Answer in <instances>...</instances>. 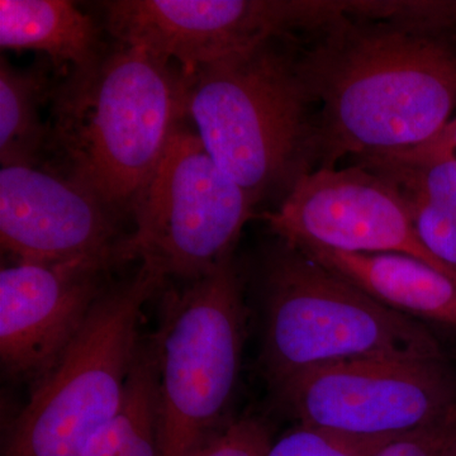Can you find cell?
<instances>
[{"mask_svg":"<svg viewBox=\"0 0 456 456\" xmlns=\"http://www.w3.org/2000/svg\"><path fill=\"white\" fill-rule=\"evenodd\" d=\"M298 64L320 107L314 170L421 145L456 110V0L408 16L342 17L299 40Z\"/></svg>","mask_w":456,"mask_h":456,"instance_id":"obj_1","label":"cell"},{"mask_svg":"<svg viewBox=\"0 0 456 456\" xmlns=\"http://www.w3.org/2000/svg\"><path fill=\"white\" fill-rule=\"evenodd\" d=\"M299 40L274 36L188 75L198 137L256 204L287 196L316 169L317 106L299 71Z\"/></svg>","mask_w":456,"mask_h":456,"instance_id":"obj_2","label":"cell"},{"mask_svg":"<svg viewBox=\"0 0 456 456\" xmlns=\"http://www.w3.org/2000/svg\"><path fill=\"white\" fill-rule=\"evenodd\" d=\"M188 75L170 60L119 44L55 93L50 141L68 176L116 211L130 209L188 117Z\"/></svg>","mask_w":456,"mask_h":456,"instance_id":"obj_3","label":"cell"},{"mask_svg":"<svg viewBox=\"0 0 456 456\" xmlns=\"http://www.w3.org/2000/svg\"><path fill=\"white\" fill-rule=\"evenodd\" d=\"M261 364L270 386L350 360L444 362L430 330L281 241L263 273Z\"/></svg>","mask_w":456,"mask_h":456,"instance_id":"obj_4","label":"cell"},{"mask_svg":"<svg viewBox=\"0 0 456 456\" xmlns=\"http://www.w3.org/2000/svg\"><path fill=\"white\" fill-rule=\"evenodd\" d=\"M167 278L140 261L110 284L61 358L33 386L9 426L2 456H80L116 412L140 353L143 307Z\"/></svg>","mask_w":456,"mask_h":456,"instance_id":"obj_5","label":"cell"},{"mask_svg":"<svg viewBox=\"0 0 456 456\" xmlns=\"http://www.w3.org/2000/svg\"><path fill=\"white\" fill-rule=\"evenodd\" d=\"M246 308L233 255L165 302L151 342L160 456H191L226 428L241 373Z\"/></svg>","mask_w":456,"mask_h":456,"instance_id":"obj_6","label":"cell"},{"mask_svg":"<svg viewBox=\"0 0 456 456\" xmlns=\"http://www.w3.org/2000/svg\"><path fill=\"white\" fill-rule=\"evenodd\" d=\"M256 202L224 173L197 132L180 126L132 203V260L191 281L233 255Z\"/></svg>","mask_w":456,"mask_h":456,"instance_id":"obj_7","label":"cell"},{"mask_svg":"<svg viewBox=\"0 0 456 456\" xmlns=\"http://www.w3.org/2000/svg\"><path fill=\"white\" fill-rule=\"evenodd\" d=\"M107 31L185 75L274 36L305 37L354 11L353 0H114Z\"/></svg>","mask_w":456,"mask_h":456,"instance_id":"obj_8","label":"cell"},{"mask_svg":"<svg viewBox=\"0 0 456 456\" xmlns=\"http://www.w3.org/2000/svg\"><path fill=\"white\" fill-rule=\"evenodd\" d=\"M274 391L299 425L354 436H403L456 410V377L446 360H350L312 369Z\"/></svg>","mask_w":456,"mask_h":456,"instance_id":"obj_9","label":"cell"},{"mask_svg":"<svg viewBox=\"0 0 456 456\" xmlns=\"http://www.w3.org/2000/svg\"><path fill=\"white\" fill-rule=\"evenodd\" d=\"M287 244H314L355 254H403L454 278L422 244L406 200L393 183L365 167L318 169L305 174L264 215Z\"/></svg>","mask_w":456,"mask_h":456,"instance_id":"obj_10","label":"cell"},{"mask_svg":"<svg viewBox=\"0 0 456 456\" xmlns=\"http://www.w3.org/2000/svg\"><path fill=\"white\" fill-rule=\"evenodd\" d=\"M119 261H17L0 272V359L18 380L50 373L106 292Z\"/></svg>","mask_w":456,"mask_h":456,"instance_id":"obj_11","label":"cell"},{"mask_svg":"<svg viewBox=\"0 0 456 456\" xmlns=\"http://www.w3.org/2000/svg\"><path fill=\"white\" fill-rule=\"evenodd\" d=\"M119 215L70 176L28 165L0 170V241L17 261H130Z\"/></svg>","mask_w":456,"mask_h":456,"instance_id":"obj_12","label":"cell"},{"mask_svg":"<svg viewBox=\"0 0 456 456\" xmlns=\"http://www.w3.org/2000/svg\"><path fill=\"white\" fill-rule=\"evenodd\" d=\"M292 246L387 307L456 329V281L425 261L403 254H355L314 244Z\"/></svg>","mask_w":456,"mask_h":456,"instance_id":"obj_13","label":"cell"},{"mask_svg":"<svg viewBox=\"0 0 456 456\" xmlns=\"http://www.w3.org/2000/svg\"><path fill=\"white\" fill-rule=\"evenodd\" d=\"M355 165L395 185L425 248L456 274V160L406 150L355 156Z\"/></svg>","mask_w":456,"mask_h":456,"instance_id":"obj_14","label":"cell"},{"mask_svg":"<svg viewBox=\"0 0 456 456\" xmlns=\"http://www.w3.org/2000/svg\"><path fill=\"white\" fill-rule=\"evenodd\" d=\"M2 50H32L70 75L97 68L107 51L97 23L66 0H2Z\"/></svg>","mask_w":456,"mask_h":456,"instance_id":"obj_15","label":"cell"},{"mask_svg":"<svg viewBox=\"0 0 456 456\" xmlns=\"http://www.w3.org/2000/svg\"><path fill=\"white\" fill-rule=\"evenodd\" d=\"M80 456H160L158 371L151 344H141L121 403Z\"/></svg>","mask_w":456,"mask_h":456,"instance_id":"obj_16","label":"cell"},{"mask_svg":"<svg viewBox=\"0 0 456 456\" xmlns=\"http://www.w3.org/2000/svg\"><path fill=\"white\" fill-rule=\"evenodd\" d=\"M47 94L42 70H17L0 61V160L2 167H36L50 132L41 121L40 106Z\"/></svg>","mask_w":456,"mask_h":456,"instance_id":"obj_17","label":"cell"},{"mask_svg":"<svg viewBox=\"0 0 456 456\" xmlns=\"http://www.w3.org/2000/svg\"><path fill=\"white\" fill-rule=\"evenodd\" d=\"M398 437L354 436L299 425L273 443L268 456H373Z\"/></svg>","mask_w":456,"mask_h":456,"instance_id":"obj_18","label":"cell"},{"mask_svg":"<svg viewBox=\"0 0 456 456\" xmlns=\"http://www.w3.org/2000/svg\"><path fill=\"white\" fill-rule=\"evenodd\" d=\"M272 445L269 426L246 416L232 419L191 456H268Z\"/></svg>","mask_w":456,"mask_h":456,"instance_id":"obj_19","label":"cell"},{"mask_svg":"<svg viewBox=\"0 0 456 456\" xmlns=\"http://www.w3.org/2000/svg\"><path fill=\"white\" fill-rule=\"evenodd\" d=\"M456 440V410L448 416L392 441L373 456H444Z\"/></svg>","mask_w":456,"mask_h":456,"instance_id":"obj_20","label":"cell"},{"mask_svg":"<svg viewBox=\"0 0 456 456\" xmlns=\"http://www.w3.org/2000/svg\"><path fill=\"white\" fill-rule=\"evenodd\" d=\"M404 150L410 154L424 156V158H450L456 160V118L452 119L431 140Z\"/></svg>","mask_w":456,"mask_h":456,"instance_id":"obj_21","label":"cell"},{"mask_svg":"<svg viewBox=\"0 0 456 456\" xmlns=\"http://www.w3.org/2000/svg\"><path fill=\"white\" fill-rule=\"evenodd\" d=\"M444 456H456V440L450 445L448 452Z\"/></svg>","mask_w":456,"mask_h":456,"instance_id":"obj_22","label":"cell"}]
</instances>
